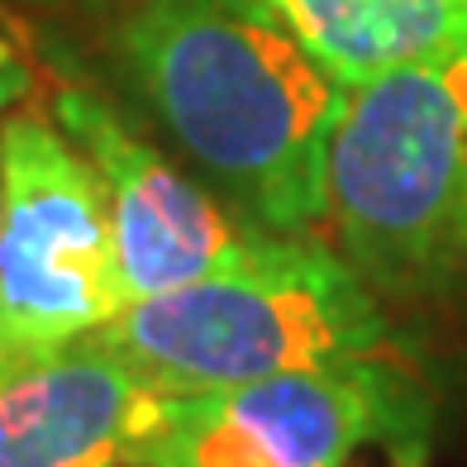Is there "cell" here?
Masks as SVG:
<instances>
[{
	"mask_svg": "<svg viewBox=\"0 0 467 467\" xmlns=\"http://www.w3.org/2000/svg\"><path fill=\"white\" fill-rule=\"evenodd\" d=\"M167 400L91 334L0 381V467H130Z\"/></svg>",
	"mask_w": 467,
	"mask_h": 467,
	"instance_id": "52a82bcc",
	"label": "cell"
},
{
	"mask_svg": "<svg viewBox=\"0 0 467 467\" xmlns=\"http://www.w3.org/2000/svg\"><path fill=\"white\" fill-rule=\"evenodd\" d=\"M53 119L87 153L105 186L130 301L215 277L267 239L263 229L224 210L191 172L167 162L148 139H139L87 81H57Z\"/></svg>",
	"mask_w": 467,
	"mask_h": 467,
	"instance_id": "8992f818",
	"label": "cell"
},
{
	"mask_svg": "<svg viewBox=\"0 0 467 467\" xmlns=\"http://www.w3.org/2000/svg\"><path fill=\"white\" fill-rule=\"evenodd\" d=\"M267 10L348 91L467 53V0H267Z\"/></svg>",
	"mask_w": 467,
	"mask_h": 467,
	"instance_id": "ba28073f",
	"label": "cell"
},
{
	"mask_svg": "<svg viewBox=\"0 0 467 467\" xmlns=\"http://www.w3.org/2000/svg\"><path fill=\"white\" fill-rule=\"evenodd\" d=\"M29 87H34V72H29L25 53H19V44L0 29V130H5V119L25 105Z\"/></svg>",
	"mask_w": 467,
	"mask_h": 467,
	"instance_id": "9c48e42d",
	"label": "cell"
},
{
	"mask_svg": "<svg viewBox=\"0 0 467 467\" xmlns=\"http://www.w3.org/2000/svg\"><path fill=\"white\" fill-rule=\"evenodd\" d=\"M430 406L377 358H334L220 391H172L130 467H348L368 443L420 462Z\"/></svg>",
	"mask_w": 467,
	"mask_h": 467,
	"instance_id": "5b68a950",
	"label": "cell"
},
{
	"mask_svg": "<svg viewBox=\"0 0 467 467\" xmlns=\"http://www.w3.org/2000/svg\"><path fill=\"white\" fill-rule=\"evenodd\" d=\"M119 53L143 110L224 210L263 234L325 220L348 87L267 0H139Z\"/></svg>",
	"mask_w": 467,
	"mask_h": 467,
	"instance_id": "6da1fadb",
	"label": "cell"
},
{
	"mask_svg": "<svg viewBox=\"0 0 467 467\" xmlns=\"http://www.w3.org/2000/svg\"><path fill=\"white\" fill-rule=\"evenodd\" d=\"M325 220L377 296L467 291V53L353 87L329 143Z\"/></svg>",
	"mask_w": 467,
	"mask_h": 467,
	"instance_id": "7a4b0ae2",
	"label": "cell"
},
{
	"mask_svg": "<svg viewBox=\"0 0 467 467\" xmlns=\"http://www.w3.org/2000/svg\"><path fill=\"white\" fill-rule=\"evenodd\" d=\"M130 306L110 201L48 115L0 130V381L91 338Z\"/></svg>",
	"mask_w": 467,
	"mask_h": 467,
	"instance_id": "277c9868",
	"label": "cell"
},
{
	"mask_svg": "<svg viewBox=\"0 0 467 467\" xmlns=\"http://www.w3.org/2000/svg\"><path fill=\"white\" fill-rule=\"evenodd\" d=\"M96 338L162 391H220L387 348L377 291L306 234L267 239L215 277L130 301Z\"/></svg>",
	"mask_w": 467,
	"mask_h": 467,
	"instance_id": "3957f363",
	"label": "cell"
}]
</instances>
